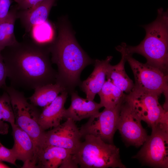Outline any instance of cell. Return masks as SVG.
Wrapping results in <instances>:
<instances>
[{
  "label": "cell",
  "instance_id": "2",
  "mask_svg": "<svg viewBox=\"0 0 168 168\" xmlns=\"http://www.w3.org/2000/svg\"><path fill=\"white\" fill-rule=\"evenodd\" d=\"M58 29L57 38L49 46L51 61L58 68L56 83L67 91H71L79 84L82 70L92 61L77 43L64 19L58 21Z\"/></svg>",
  "mask_w": 168,
  "mask_h": 168
},
{
  "label": "cell",
  "instance_id": "10",
  "mask_svg": "<svg viewBox=\"0 0 168 168\" xmlns=\"http://www.w3.org/2000/svg\"><path fill=\"white\" fill-rule=\"evenodd\" d=\"M124 100L122 104L118 122V130L127 142L136 147L143 144L148 135L141 121Z\"/></svg>",
  "mask_w": 168,
  "mask_h": 168
},
{
  "label": "cell",
  "instance_id": "11",
  "mask_svg": "<svg viewBox=\"0 0 168 168\" xmlns=\"http://www.w3.org/2000/svg\"><path fill=\"white\" fill-rule=\"evenodd\" d=\"M66 119L63 123L45 132L44 147H59L68 150L73 154L78 147L82 136L75 121L70 118Z\"/></svg>",
  "mask_w": 168,
  "mask_h": 168
},
{
  "label": "cell",
  "instance_id": "16",
  "mask_svg": "<svg viewBox=\"0 0 168 168\" xmlns=\"http://www.w3.org/2000/svg\"><path fill=\"white\" fill-rule=\"evenodd\" d=\"M112 58L110 56L104 60L96 59L92 72L81 83V88L85 93L87 100H93L96 94L102 88L105 81L108 67Z\"/></svg>",
  "mask_w": 168,
  "mask_h": 168
},
{
  "label": "cell",
  "instance_id": "22",
  "mask_svg": "<svg viewBox=\"0 0 168 168\" xmlns=\"http://www.w3.org/2000/svg\"><path fill=\"white\" fill-rule=\"evenodd\" d=\"M9 123L11 126L15 124V119L11 99L7 92L4 91L0 96V134H7L8 131Z\"/></svg>",
  "mask_w": 168,
  "mask_h": 168
},
{
  "label": "cell",
  "instance_id": "9",
  "mask_svg": "<svg viewBox=\"0 0 168 168\" xmlns=\"http://www.w3.org/2000/svg\"><path fill=\"white\" fill-rule=\"evenodd\" d=\"M123 100L115 107L105 108L102 112L89 118L87 121L79 128L82 137L86 135H93L100 138L106 142L113 144Z\"/></svg>",
  "mask_w": 168,
  "mask_h": 168
},
{
  "label": "cell",
  "instance_id": "8",
  "mask_svg": "<svg viewBox=\"0 0 168 168\" xmlns=\"http://www.w3.org/2000/svg\"><path fill=\"white\" fill-rule=\"evenodd\" d=\"M151 135L134 158L155 167H168V125L159 124L152 128Z\"/></svg>",
  "mask_w": 168,
  "mask_h": 168
},
{
  "label": "cell",
  "instance_id": "4",
  "mask_svg": "<svg viewBox=\"0 0 168 168\" xmlns=\"http://www.w3.org/2000/svg\"><path fill=\"white\" fill-rule=\"evenodd\" d=\"M84 141L72 154L75 163L82 168H125L120 158L119 149L113 144L91 135L83 137Z\"/></svg>",
  "mask_w": 168,
  "mask_h": 168
},
{
  "label": "cell",
  "instance_id": "6",
  "mask_svg": "<svg viewBox=\"0 0 168 168\" xmlns=\"http://www.w3.org/2000/svg\"><path fill=\"white\" fill-rule=\"evenodd\" d=\"M158 95L133 89L125 94L124 100L141 121L152 128L159 124L168 125V112L159 102Z\"/></svg>",
  "mask_w": 168,
  "mask_h": 168
},
{
  "label": "cell",
  "instance_id": "28",
  "mask_svg": "<svg viewBox=\"0 0 168 168\" xmlns=\"http://www.w3.org/2000/svg\"><path fill=\"white\" fill-rule=\"evenodd\" d=\"M1 143H0V145H1Z\"/></svg>",
  "mask_w": 168,
  "mask_h": 168
},
{
  "label": "cell",
  "instance_id": "7",
  "mask_svg": "<svg viewBox=\"0 0 168 168\" xmlns=\"http://www.w3.org/2000/svg\"><path fill=\"white\" fill-rule=\"evenodd\" d=\"M125 43L120 46L123 50L126 59L133 73L135 83L133 89L156 94L160 96L164 93L165 103H168V74L160 69L147 63H143L137 60L125 49Z\"/></svg>",
  "mask_w": 168,
  "mask_h": 168
},
{
  "label": "cell",
  "instance_id": "17",
  "mask_svg": "<svg viewBox=\"0 0 168 168\" xmlns=\"http://www.w3.org/2000/svg\"><path fill=\"white\" fill-rule=\"evenodd\" d=\"M102 107L100 103L87 100L79 96L77 93L72 92L71 105L65 110V118L79 121L98 113Z\"/></svg>",
  "mask_w": 168,
  "mask_h": 168
},
{
  "label": "cell",
  "instance_id": "21",
  "mask_svg": "<svg viewBox=\"0 0 168 168\" xmlns=\"http://www.w3.org/2000/svg\"><path fill=\"white\" fill-rule=\"evenodd\" d=\"M124 92L109 80L105 81L98 93L100 103L105 108L114 107L124 100L125 95Z\"/></svg>",
  "mask_w": 168,
  "mask_h": 168
},
{
  "label": "cell",
  "instance_id": "3",
  "mask_svg": "<svg viewBox=\"0 0 168 168\" xmlns=\"http://www.w3.org/2000/svg\"><path fill=\"white\" fill-rule=\"evenodd\" d=\"M142 27L146 31L144 39L136 46L126 44V51L132 55L137 53L143 56L146 59V63L168 74V10L158 9L156 20Z\"/></svg>",
  "mask_w": 168,
  "mask_h": 168
},
{
  "label": "cell",
  "instance_id": "14",
  "mask_svg": "<svg viewBox=\"0 0 168 168\" xmlns=\"http://www.w3.org/2000/svg\"><path fill=\"white\" fill-rule=\"evenodd\" d=\"M56 1L44 0L30 8L18 10V19L26 32H30L35 26L47 21L50 11Z\"/></svg>",
  "mask_w": 168,
  "mask_h": 168
},
{
  "label": "cell",
  "instance_id": "23",
  "mask_svg": "<svg viewBox=\"0 0 168 168\" xmlns=\"http://www.w3.org/2000/svg\"><path fill=\"white\" fill-rule=\"evenodd\" d=\"M16 160L12 149L7 148L1 144L0 146V161H6L16 166Z\"/></svg>",
  "mask_w": 168,
  "mask_h": 168
},
{
  "label": "cell",
  "instance_id": "27",
  "mask_svg": "<svg viewBox=\"0 0 168 168\" xmlns=\"http://www.w3.org/2000/svg\"><path fill=\"white\" fill-rule=\"evenodd\" d=\"M9 168V167L8 166L0 162V168Z\"/></svg>",
  "mask_w": 168,
  "mask_h": 168
},
{
  "label": "cell",
  "instance_id": "24",
  "mask_svg": "<svg viewBox=\"0 0 168 168\" xmlns=\"http://www.w3.org/2000/svg\"><path fill=\"white\" fill-rule=\"evenodd\" d=\"M44 0H14L18 10H24L30 8Z\"/></svg>",
  "mask_w": 168,
  "mask_h": 168
},
{
  "label": "cell",
  "instance_id": "19",
  "mask_svg": "<svg viewBox=\"0 0 168 168\" xmlns=\"http://www.w3.org/2000/svg\"><path fill=\"white\" fill-rule=\"evenodd\" d=\"M34 90V93L28 99L35 106L44 108L49 105L60 93L66 90L63 86L57 83L40 86Z\"/></svg>",
  "mask_w": 168,
  "mask_h": 168
},
{
  "label": "cell",
  "instance_id": "13",
  "mask_svg": "<svg viewBox=\"0 0 168 168\" xmlns=\"http://www.w3.org/2000/svg\"><path fill=\"white\" fill-rule=\"evenodd\" d=\"M14 144L12 148L17 160L23 163L22 168H35L34 147L29 136L15 124L11 126Z\"/></svg>",
  "mask_w": 168,
  "mask_h": 168
},
{
  "label": "cell",
  "instance_id": "26",
  "mask_svg": "<svg viewBox=\"0 0 168 168\" xmlns=\"http://www.w3.org/2000/svg\"><path fill=\"white\" fill-rule=\"evenodd\" d=\"M7 77L6 68L0 52V89L6 86V81Z\"/></svg>",
  "mask_w": 168,
  "mask_h": 168
},
{
  "label": "cell",
  "instance_id": "18",
  "mask_svg": "<svg viewBox=\"0 0 168 168\" xmlns=\"http://www.w3.org/2000/svg\"><path fill=\"white\" fill-rule=\"evenodd\" d=\"M116 49L121 55V58L118 63L114 65H109L106 77L110 81L123 92L129 93L134 86L133 81L126 73L124 65L126 61L124 52L120 45L116 47Z\"/></svg>",
  "mask_w": 168,
  "mask_h": 168
},
{
  "label": "cell",
  "instance_id": "5",
  "mask_svg": "<svg viewBox=\"0 0 168 168\" xmlns=\"http://www.w3.org/2000/svg\"><path fill=\"white\" fill-rule=\"evenodd\" d=\"M2 88L10 96L15 124L25 132L33 142L36 165L39 153L44 145L46 132L39 123L40 113L36 106L28 102L23 92L11 86H6Z\"/></svg>",
  "mask_w": 168,
  "mask_h": 168
},
{
  "label": "cell",
  "instance_id": "15",
  "mask_svg": "<svg viewBox=\"0 0 168 168\" xmlns=\"http://www.w3.org/2000/svg\"><path fill=\"white\" fill-rule=\"evenodd\" d=\"M67 97L68 91H64L49 105L44 108L39 119V123L43 130L57 126L65 118L64 105Z\"/></svg>",
  "mask_w": 168,
  "mask_h": 168
},
{
  "label": "cell",
  "instance_id": "12",
  "mask_svg": "<svg viewBox=\"0 0 168 168\" xmlns=\"http://www.w3.org/2000/svg\"><path fill=\"white\" fill-rule=\"evenodd\" d=\"M78 165L68 150L53 145L44 146L38 155L36 168H77Z\"/></svg>",
  "mask_w": 168,
  "mask_h": 168
},
{
  "label": "cell",
  "instance_id": "20",
  "mask_svg": "<svg viewBox=\"0 0 168 168\" xmlns=\"http://www.w3.org/2000/svg\"><path fill=\"white\" fill-rule=\"evenodd\" d=\"M16 5L12 6L5 20L0 23V52L6 47L14 45L18 41L14 33V25L18 19Z\"/></svg>",
  "mask_w": 168,
  "mask_h": 168
},
{
  "label": "cell",
  "instance_id": "25",
  "mask_svg": "<svg viewBox=\"0 0 168 168\" xmlns=\"http://www.w3.org/2000/svg\"><path fill=\"white\" fill-rule=\"evenodd\" d=\"M12 0H0V23L7 17Z\"/></svg>",
  "mask_w": 168,
  "mask_h": 168
},
{
  "label": "cell",
  "instance_id": "1",
  "mask_svg": "<svg viewBox=\"0 0 168 168\" xmlns=\"http://www.w3.org/2000/svg\"><path fill=\"white\" fill-rule=\"evenodd\" d=\"M49 44L26 38L1 51L11 86L34 90L56 82L57 72L51 66Z\"/></svg>",
  "mask_w": 168,
  "mask_h": 168
}]
</instances>
